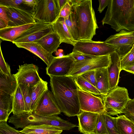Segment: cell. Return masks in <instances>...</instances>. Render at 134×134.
<instances>
[{
    "mask_svg": "<svg viewBox=\"0 0 134 134\" xmlns=\"http://www.w3.org/2000/svg\"><path fill=\"white\" fill-rule=\"evenodd\" d=\"M7 26L5 23L0 19V30L4 28Z\"/></svg>",
    "mask_w": 134,
    "mask_h": 134,
    "instance_id": "681fc988",
    "label": "cell"
},
{
    "mask_svg": "<svg viewBox=\"0 0 134 134\" xmlns=\"http://www.w3.org/2000/svg\"><path fill=\"white\" fill-rule=\"evenodd\" d=\"M102 23L116 32L134 30V0H110Z\"/></svg>",
    "mask_w": 134,
    "mask_h": 134,
    "instance_id": "7a4b0ae2",
    "label": "cell"
},
{
    "mask_svg": "<svg viewBox=\"0 0 134 134\" xmlns=\"http://www.w3.org/2000/svg\"><path fill=\"white\" fill-rule=\"evenodd\" d=\"M134 61V49H131L130 51L123 57L120 58V71L125 66Z\"/></svg>",
    "mask_w": 134,
    "mask_h": 134,
    "instance_id": "836d02e7",
    "label": "cell"
},
{
    "mask_svg": "<svg viewBox=\"0 0 134 134\" xmlns=\"http://www.w3.org/2000/svg\"><path fill=\"white\" fill-rule=\"evenodd\" d=\"M134 64V61L133 62H132V63H130V64Z\"/></svg>",
    "mask_w": 134,
    "mask_h": 134,
    "instance_id": "816d5d0a",
    "label": "cell"
},
{
    "mask_svg": "<svg viewBox=\"0 0 134 134\" xmlns=\"http://www.w3.org/2000/svg\"><path fill=\"white\" fill-rule=\"evenodd\" d=\"M109 55L110 62L107 69L110 91L118 86L121 71V62L120 56L115 51Z\"/></svg>",
    "mask_w": 134,
    "mask_h": 134,
    "instance_id": "e0dca14e",
    "label": "cell"
},
{
    "mask_svg": "<svg viewBox=\"0 0 134 134\" xmlns=\"http://www.w3.org/2000/svg\"><path fill=\"white\" fill-rule=\"evenodd\" d=\"M72 6L69 2L67 3L60 10L58 18L64 19L68 18L71 14Z\"/></svg>",
    "mask_w": 134,
    "mask_h": 134,
    "instance_id": "f35d334b",
    "label": "cell"
},
{
    "mask_svg": "<svg viewBox=\"0 0 134 134\" xmlns=\"http://www.w3.org/2000/svg\"><path fill=\"white\" fill-rule=\"evenodd\" d=\"M81 1V0H69V2L72 6L77 4Z\"/></svg>",
    "mask_w": 134,
    "mask_h": 134,
    "instance_id": "c3c4849f",
    "label": "cell"
},
{
    "mask_svg": "<svg viewBox=\"0 0 134 134\" xmlns=\"http://www.w3.org/2000/svg\"><path fill=\"white\" fill-rule=\"evenodd\" d=\"M18 85L20 89L24 98L26 111L27 114H31L32 86L27 85Z\"/></svg>",
    "mask_w": 134,
    "mask_h": 134,
    "instance_id": "f546056e",
    "label": "cell"
},
{
    "mask_svg": "<svg viewBox=\"0 0 134 134\" xmlns=\"http://www.w3.org/2000/svg\"><path fill=\"white\" fill-rule=\"evenodd\" d=\"M23 0H0V5L8 7H21Z\"/></svg>",
    "mask_w": 134,
    "mask_h": 134,
    "instance_id": "74e56055",
    "label": "cell"
},
{
    "mask_svg": "<svg viewBox=\"0 0 134 134\" xmlns=\"http://www.w3.org/2000/svg\"><path fill=\"white\" fill-rule=\"evenodd\" d=\"M134 74V64H131L124 67L122 69Z\"/></svg>",
    "mask_w": 134,
    "mask_h": 134,
    "instance_id": "bcb514c9",
    "label": "cell"
},
{
    "mask_svg": "<svg viewBox=\"0 0 134 134\" xmlns=\"http://www.w3.org/2000/svg\"><path fill=\"white\" fill-rule=\"evenodd\" d=\"M53 31L60 37L62 43L69 44L74 46L75 43L65 23L64 19L58 18L54 23L51 24Z\"/></svg>",
    "mask_w": 134,
    "mask_h": 134,
    "instance_id": "ffe728a7",
    "label": "cell"
},
{
    "mask_svg": "<svg viewBox=\"0 0 134 134\" xmlns=\"http://www.w3.org/2000/svg\"><path fill=\"white\" fill-rule=\"evenodd\" d=\"M7 13L10 19L8 26H16L36 23L32 13L21 7H8Z\"/></svg>",
    "mask_w": 134,
    "mask_h": 134,
    "instance_id": "9a60e30c",
    "label": "cell"
},
{
    "mask_svg": "<svg viewBox=\"0 0 134 134\" xmlns=\"http://www.w3.org/2000/svg\"><path fill=\"white\" fill-rule=\"evenodd\" d=\"M110 0H99V6L98 11L100 13L102 12L105 8L108 6Z\"/></svg>",
    "mask_w": 134,
    "mask_h": 134,
    "instance_id": "7bdbcfd3",
    "label": "cell"
},
{
    "mask_svg": "<svg viewBox=\"0 0 134 134\" xmlns=\"http://www.w3.org/2000/svg\"><path fill=\"white\" fill-rule=\"evenodd\" d=\"M20 131L25 134H61L63 130L49 125H30Z\"/></svg>",
    "mask_w": 134,
    "mask_h": 134,
    "instance_id": "603a6c76",
    "label": "cell"
},
{
    "mask_svg": "<svg viewBox=\"0 0 134 134\" xmlns=\"http://www.w3.org/2000/svg\"><path fill=\"white\" fill-rule=\"evenodd\" d=\"M69 54L73 57L76 62L83 60L95 57L86 55L76 51H72Z\"/></svg>",
    "mask_w": 134,
    "mask_h": 134,
    "instance_id": "ab89813d",
    "label": "cell"
},
{
    "mask_svg": "<svg viewBox=\"0 0 134 134\" xmlns=\"http://www.w3.org/2000/svg\"><path fill=\"white\" fill-rule=\"evenodd\" d=\"M35 42L52 54L57 51L58 48L62 43L59 36L53 31Z\"/></svg>",
    "mask_w": 134,
    "mask_h": 134,
    "instance_id": "44dd1931",
    "label": "cell"
},
{
    "mask_svg": "<svg viewBox=\"0 0 134 134\" xmlns=\"http://www.w3.org/2000/svg\"><path fill=\"white\" fill-rule=\"evenodd\" d=\"M105 125L109 134H121L116 123L115 117H113L104 111L103 113Z\"/></svg>",
    "mask_w": 134,
    "mask_h": 134,
    "instance_id": "4dcf8cb0",
    "label": "cell"
},
{
    "mask_svg": "<svg viewBox=\"0 0 134 134\" xmlns=\"http://www.w3.org/2000/svg\"><path fill=\"white\" fill-rule=\"evenodd\" d=\"M99 115L97 113L81 110L77 116L79 131L83 134H94Z\"/></svg>",
    "mask_w": 134,
    "mask_h": 134,
    "instance_id": "2e32d148",
    "label": "cell"
},
{
    "mask_svg": "<svg viewBox=\"0 0 134 134\" xmlns=\"http://www.w3.org/2000/svg\"><path fill=\"white\" fill-rule=\"evenodd\" d=\"M102 97L105 111L112 116L123 113L131 99L127 89L118 86L110 90L107 96Z\"/></svg>",
    "mask_w": 134,
    "mask_h": 134,
    "instance_id": "5b68a950",
    "label": "cell"
},
{
    "mask_svg": "<svg viewBox=\"0 0 134 134\" xmlns=\"http://www.w3.org/2000/svg\"><path fill=\"white\" fill-rule=\"evenodd\" d=\"M78 93L81 110L99 114L105 111L102 96H97L79 88Z\"/></svg>",
    "mask_w": 134,
    "mask_h": 134,
    "instance_id": "30bf717a",
    "label": "cell"
},
{
    "mask_svg": "<svg viewBox=\"0 0 134 134\" xmlns=\"http://www.w3.org/2000/svg\"><path fill=\"white\" fill-rule=\"evenodd\" d=\"M109 62V55L94 57L81 61H75L72 68L66 76L74 78L88 71L107 68Z\"/></svg>",
    "mask_w": 134,
    "mask_h": 134,
    "instance_id": "52a82bcc",
    "label": "cell"
},
{
    "mask_svg": "<svg viewBox=\"0 0 134 134\" xmlns=\"http://www.w3.org/2000/svg\"><path fill=\"white\" fill-rule=\"evenodd\" d=\"M52 92L61 112L70 117L77 116L81 110L78 87L74 78L49 76Z\"/></svg>",
    "mask_w": 134,
    "mask_h": 134,
    "instance_id": "6da1fadb",
    "label": "cell"
},
{
    "mask_svg": "<svg viewBox=\"0 0 134 134\" xmlns=\"http://www.w3.org/2000/svg\"><path fill=\"white\" fill-rule=\"evenodd\" d=\"M32 13L36 21L50 24L58 19L59 14L56 0H37Z\"/></svg>",
    "mask_w": 134,
    "mask_h": 134,
    "instance_id": "8992f818",
    "label": "cell"
},
{
    "mask_svg": "<svg viewBox=\"0 0 134 134\" xmlns=\"http://www.w3.org/2000/svg\"><path fill=\"white\" fill-rule=\"evenodd\" d=\"M0 50V71L7 75H11L12 74L10 66L4 60L1 50V45Z\"/></svg>",
    "mask_w": 134,
    "mask_h": 134,
    "instance_id": "d590c367",
    "label": "cell"
},
{
    "mask_svg": "<svg viewBox=\"0 0 134 134\" xmlns=\"http://www.w3.org/2000/svg\"><path fill=\"white\" fill-rule=\"evenodd\" d=\"M13 75L18 85H27L32 87L41 79L39 75L38 67L33 64L19 65L17 72Z\"/></svg>",
    "mask_w": 134,
    "mask_h": 134,
    "instance_id": "8fae6325",
    "label": "cell"
},
{
    "mask_svg": "<svg viewBox=\"0 0 134 134\" xmlns=\"http://www.w3.org/2000/svg\"><path fill=\"white\" fill-rule=\"evenodd\" d=\"M75 61L69 54L61 57H55L50 64L46 68V74L49 76H66Z\"/></svg>",
    "mask_w": 134,
    "mask_h": 134,
    "instance_id": "4fadbf2b",
    "label": "cell"
},
{
    "mask_svg": "<svg viewBox=\"0 0 134 134\" xmlns=\"http://www.w3.org/2000/svg\"><path fill=\"white\" fill-rule=\"evenodd\" d=\"M71 18L78 41H92L98 28L91 0H81L71 7Z\"/></svg>",
    "mask_w": 134,
    "mask_h": 134,
    "instance_id": "3957f363",
    "label": "cell"
},
{
    "mask_svg": "<svg viewBox=\"0 0 134 134\" xmlns=\"http://www.w3.org/2000/svg\"><path fill=\"white\" fill-rule=\"evenodd\" d=\"M117 128L121 134H134V123L124 115L115 117Z\"/></svg>",
    "mask_w": 134,
    "mask_h": 134,
    "instance_id": "4316f807",
    "label": "cell"
},
{
    "mask_svg": "<svg viewBox=\"0 0 134 134\" xmlns=\"http://www.w3.org/2000/svg\"><path fill=\"white\" fill-rule=\"evenodd\" d=\"M78 88L81 90L91 93L95 96H101L100 93L96 88L79 75L74 78Z\"/></svg>",
    "mask_w": 134,
    "mask_h": 134,
    "instance_id": "f1b7e54d",
    "label": "cell"
},
{
    "mask_svg": "<svg viewBox=\"0 0 134 134\" xmlns=\"http://www.w3.org/2000/svg\"><path fill=\"white\" fill-rule=\"evenodd\" d=\"M13 97L0 91V122H7L13 112Z\"/></svg>",
    "mask_w": 134,
    "mask_h": 134,
    "instance_id": "7402d4cb",
    "label": "cell"
},
{
    "mask_svg": "<svg viewBox=\"0 0 134 134\" xmlns=\"http://www.w3.org/2000/svg\"><path fill=\"white\" fill-rule=\"evenodd\" d=\"M8 122L16 128L23 129L29 125H47L54 126L60 130H69L78 126L62 119L57 115L45 116L32 113L20 116L13 115L9 118Z\"/></svg>",
    "mask_w": 134,
    "mask_h": 134,
    "instance_id": "277c9868",
    "label": "cell"
},
{
    "mask_svg": "<svg viewBox=\"0 0 134 134\" xmlns=\"http://www.w3.org/2000/svg\"><path fill=\"white\" fill-rule=\"evenodd\" d=\"M0 134H25L8 125L6 121L0 122Z\"/></svg>",
    "mask_w": 134,
    "mask_h": 134,
    "instance_id": "d6a6232c",
    "label": "cell"
},
{
    "mask_svg": "<svg viewBox=\"0 0 134 134\" xmlns=\"http://www.w3.org/2000/svg\"><path fill=\"white\" fill-rule=\"evenodd\" d=\"M48 82L41 78L38 82L32 87L31 112L34 111L45 92L48 90Z\"/></svg>",
    "mask_w": 134,
    "mask_h": 134,
    "instance_id": "cb8c5ba5",
    "label": "cell"
},
{
    "mask_svg": "<svg viewBox=\"0 0 134 134\" xmlns=\"http://www.w3.org/2000/svg\"><path fill=\"white\" fill-rule=\"evenodd\" d=\"M123 112L128 113L134 115V98L131 99L129 102Z\"/></svg>",
    "mask_w": 134,
    "mask_h": 134,
    "instance_id": "b9f144b4",
    "label": "cell"
},
{
    "mask_svg": "<svg viewBox=\"0 0 134 134\" xmlns=\"http://www.w3.org/2000/svg\"><path fill=\"white\" fill-rule=\"evenodd\" d=\"M19 48L25 49L34 54L41 59L48 66L55 57L48 52L38 43L34 42L14 44Z\"/></svg>",
    "mask_w": 134,
    "mask_h": 134,
    "instance_id": "ac0fdd59",
    "label": "cell"
},
{
    "mask_svg": "<svg viewBox=\"0 0 134 134\" xmlns=\"http://www.w3.org/2000/svg\"><path fill=\"white\" fill-rule=\"evenodd\" d=\"M37 3V0H23V4L34 8Z\"/></svg>",
    "mask_w": 134,
    "mask_h": 134,
    "instance_id": "ee69618b",
    "label": "cell"
},
{
    "mask_svg": "<svg viewBox=\"0 0 134 134\" xmlns=\"http://www.w3.org/2000/svg\"><path fill=\"white\" fill-rule=\"evenodd\" d=\"M131 49H134V44Z\"/></svg>",
    "mask_w": 134,
    "mask_h": 134,
    "instance_id": "f907efd6",
    "label": "cell"
},
{
    "mask_svg": "<svg viewBox=\"0 0 134 134\" xmlns=\"http://www.w3.org/2000/svg\"><path fill=\"white\" fill-rule=\"evenodd\" d=\"M56 1L57 6L60 12L62 8L68 2L69 0H56Z\"/></svg>",
    "mask_w": 134,
    "mask_h": 134,
    "instance_id": "f6af8a7d",
    "label": "cell"
},
{
    "mask_svg": "<svg viewBox=\"0 0 134 134\" xmlns=\"http://www.w3.org/2000/svg\"><path fill=\"white\" fill-rule=\"evenodd\" d=\"M115 49L104 42L78 41L74 46L72 51L88 55L99 57L109 55Z\"/></svg>",
    "mask_w": 134,
    "mask_h": 134,
    "instance_id": "9c48e42d",
    "label": "cell"
},
{
    "mask_svg": "<svg viewBox=\"0 0 134 134\" xmlns=\"http://www.w3.org/2000/svg\"><path fill=\"white\" fill-rule=\"evenodd\" d=\"M96 70L88 71L80 75L84 79L96 87Z\"/></svg>",
    "mask_w": 134,
    "mask_h": 134,
    "instance_id": "8d00e7d4",
    "label": "cell"
},
{
    "mask_svg": "<svg viewBox=\"0 0 134 134\" xmlns=\"http://www.w3.org/2000/svg\"><path fill=\"white\" fill-rule=\"evenodd\" d=\"M13 115L17 116L27 114L26 111L24 98L18 85L13 96Z\"/></svg>",
    "mask_w": 134,
    "mask_h": 134,
    "instance_id": "83f0119b",
    "label": "cell"
},
{
    "mask_svg": "<svg viewBox=\"0 0 134 134\" xmlns=\"http://www.w3.org/2000/svg\"><path fill=\"white\" fill-rule=\"evenodd\" d=\"M95 75L96 87L102 97L107 96L110 91L107 68L96 70Z\"/></svg>",
    "mask_w": 134,
    "mask_h": 134,
    "instance_id": "d4e9b609",
    "label": "cell"
},
{
    "mask_svg": "<svg viewBox=\"0 0 134 134\" xmlns=\"http://www.w3.org/2000/svg\"><path fill=\"white\" fill-rule=\"evenodd\" d=\"M18 86L13 74L7 75L0 71V91L13 96Z\"/></svg>",
    "mask_w": 134,
    "mask_h": 134,
    "instance_id": "484cf974",
    "label": "cell"
},
{
    "mask_svg": "<svg viewBox=\"0 0 134 134\" xmlns=\"http://www.w3.org/2000/svg\"><path fill=\"white\" fill-rule=\"evenodd\" d=\"M7 7L0 5V19L2 20L7 26L10 19L7 13Z\"/></svg>",
    "mask_w": 134,
    "mask_h": 134,
    "instance_id": "60d3db41",
    "label": "cell"
},
{
    "mask_svg": "<svg viewBox=\"0 0 134 134\" xmlns=\"http://www.w3.org/2000/svg\"><path fill=\"white\" fill-rule=\"evenodd\" d=\"M36 23L16 26H7L0 29V38L3 41L12 42Z\"/></svg>",
    "mask_w": 134,
    "mask_h": 134,
    "instance_id": "d6986e66",
    "label": "cell"
},
{
    "mask_svg": "<svg viewBox=\"0 0 134 134\" xmlns=\"http://www.w3.org/2000/svg\"><path fill=\"white\" fill-rule=\"evenodd\" d=\"M52 31L51 24L36 21L34 25L12 43L14 44L35 42Z\"/></svg>",
    "mask_w": 134,
    "mask_h": 134,
    "instance_id": "7c38bea8",
    "label": "cell"
},
{
    "mask_svg": "<svg viewBox=\"0 0 134 134\" xmlns=\"http://www.w3.org/2000/svg\"><path fill=\"white\" fill-rule=\"evenodd\" d=\"M65 23L73 39L75 42L78 39L75 26L72 21L71 14L67 18L64 19Z\"/></svg>",
    "mask_w": 134,
    "mask_h": 134,
    "instance_id": "e575fe53",
    "label": "cell"
},
{
    "mask_svg": "<svg viewBox=\"0 0 134 134\" xmlns=\"http://www.w3.org/2000/svg\"><path fill=\"white\" fill-rule=\"evenodd\" d=\"M104 42L113 47L121 58L130 51L134 44V30H122Z\"/></svg>",
    "mask_w": 134,
    "mask_h": 134,
    "instance_id": "ba28073f",
    "label": "cell"
},
{
    "mask_svg": "<svg viewBox=\"0 0 134 134\" xmlns=\"http://www.w3.org/2000/svg\"><path fill=\"white\" fill-rule=\"evenodd\" d=\"M123 113L124 114L125 116L131 120L134 123V115L126 112H123Z\"/></svg>",
    "mask_w": 134,
    "mask_h": 134,
    "instance_id": "7dc6e473",
    "label": "cell"
},
{
    "mask_svg": "<svg viewBox=\"0 0 134 134\" xmlns=\"http://www.w3.org/2000/svg\"><path fill=\"white\" fill-rule=\"evenodd\" d=\"M103 113L99 114L97 124L94 131V134H109Z\"/></svg>",
    "mask_w": 134,
    "mask_h": 134,
    "instance_id": "1f68e13d",
    "label": "cell"
},
{
    "mask_svg": "<svg viewBox=\"0 0 134 134\" xmlns=\"http://www.w3.org/2000/svg\"><path fill=\"white\" fill-rule=\"evenodd\" d=\"M33 113L41 116H51L57 115L60 114L61 112L52 92L48 90Z\"/></svg>",
    "mask_w": 134,
    "mask_h": 134,
    "instance_id": "5bb4252c",
    "label": "cell"
}]
</instances>
